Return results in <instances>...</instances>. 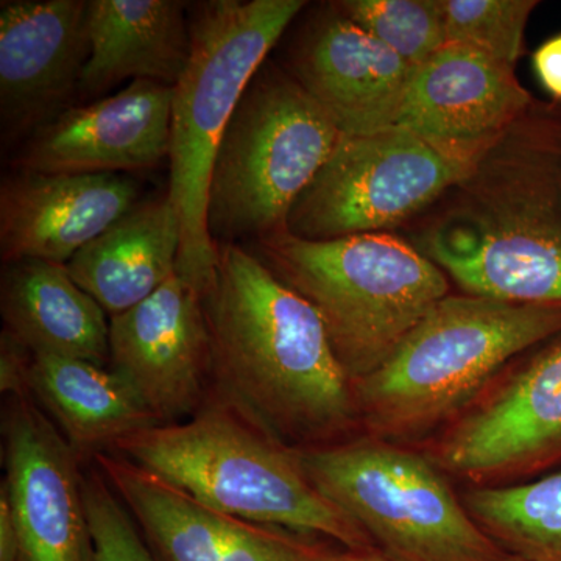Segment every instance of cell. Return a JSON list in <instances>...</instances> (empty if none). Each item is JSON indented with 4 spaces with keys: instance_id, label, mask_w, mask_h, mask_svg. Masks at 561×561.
<instances>
[{
    "instance_id": "3957f363",
    "label": "cell",
    "mask_w": 561,
    "mask_h": 561,
    "mask_svg": "<svg viewBox=\"0 0 561 561\" xmlns=\"http://www.w3.org/2000/svg\"><path fill=\"white\" fill-rule=\"evenodd\" d=\"M111 453L228 515L306 537L320 535L345 549L376 548L313 485L298 449L216 398L191 419L122 438Z\"/></svg>"
},
{
    "instance_id": "30bf717a",
    "label": "cell",
    "mask_w": 561,
    "mask_h": 561,
    "mask_svg": "<svg viewBox=\"0 0 561 561\" xmlns=\"http://www.w3.org/2000/svg\"><path fill=\"white\" fill-rule=\"evenodd\" d=\"M2 490L27 561H94L79 454L32 397H9L2 416Z\"/></svg>"
},
{
    "instance_id": "6da1fadb",
    "label": "cell",
    "mask_w": 561,
    "mask_h": 561,
    "mask_svg": "<svg viewBox=\"0 0 561 561\" xmlns=\"http://www.w3.org/2000/svg\"><path fill=\"white\" fill-rule=\"evenodd\" d=\"M216 247V273L203 295L209 397L291 448L342 442L359 411L319 313L253 251Z\"/></svg>"
},
{
    "instance_id": "f1b7e54d",
    "label": "cell",
    "mask_w": 561,
    "mask_h": 561,
    "mask_svg": "<svg viewBox=\"0 0 561 561\" xmlns=\"http://www.w3.org/2000/svg\"><path fill=\"white\" fill-rule=\"evenodd\" d=\"M21 557L20 530L11 512L9 497L0 489V561H20Z\"/></svg>"
},
{
    "instance_id": "4fadbf2b",
    "label": "cell",
    "mask_w": 561,
    "mask_h": 561,
    "mask_svg": "<svg viewBox=\"0 0 561 561\" xmlns=\"http://www.w3.org/2000/svg\"><path fill=\"white\" fill-rule=\"evenodd\" d=\"M92 460L157 561H317L323 552L306 535L216 511L119 454Z\"/></svg>"
},
{
    "instance_id": "9c48e42d",
    "label": "cell",
    "mask_w": 561,
    "mask_h": 561,
    "mask_svg": "<svg viewBox=\"0 0 561 561\" xmlns=\"http://www.w3.org/2000/svg\"><path fill=\"white\" fill-rule=\"evenodd\" d=\"M470 164L401 127L343 135L291 206L286 231L305 241L389 232L437 205Z\"/></svg>"
},
{
    "instance_id": "e0dca14e",
    "label": "cell",
    "mask_w": 561,
    "mask_h": 561,
    "mask_svg": "<svg viewBox=\"0 0 561 561\" xmlns=\"http://www.w3.org/2000/svg\"><path fill=\"white\" fill-rule=\"evenodd\" d=\"M534 101L515 66L471 47L446 44L413 68L397 127L472 161Z\"/></svg>"
},
{
    "instance_id": "9a60e30c",
    "label": "cell",
    "mask_w": 561,
    "mask_h": 561,
    "mask_svg": "<svg viewBox=\"0 0 561 561\" xmlns=\"http://www.w3.org/2000/svg\"><path fill=\"white\" fill-rule=\"evenodd\" d=\"M173 87L136 80L113 95L70 106L25 140L16 171L102 175L146 171L171 153Z\"/></svg>"
},
{
    "instance_id": "cb8c5ba5",
    "label": "cell",
    "mask_w": 561,
    "mask_h": 561,
    "mask_svg": "<svg viewBox=\"0 0 561 561\" xmlns=\"http://www.w3.org/2000/svg\"><path fill=\"white\" fill-rule=\"evenodd\" d=\"M334 7L412 68L446 46L440 0H341Z\"/></svg>"
},
{
    "instance_id": "5bb4252c",
    "label": "cell",
    "mask_w": 561,
    "mask_h": 561,
    "mask_svg": "<svg viewBox=\"0 0 561 561\" xmlns=\"http://www.w3.org/2000/svg\"><path fill=\"white\" fill-rule=\"evenodd\" d=\"M84 0L0 3V131L31 138L69 110L90 55Z\"/></svg>"
},
{
    "instance_id": "5b68a950",
    "label": "cell",
    "mask_w": 561,
    "mask_h": 561,
    "mask_svg": "<svg viewBox=\"0 0 561 561\" xmlns=\"http://www.w3.org/2000/svg\"><path fill=\"white\" fill-rule=\"evenodd\" d=\"M305 7V0L191 3L190 61L173 87L168 197L181 227L176 273L202 295L216 273L206 203L217 147L251 77Z\"/></svg>"
},
{
    "instance_id": "8fae6325",
    "label": "cell",
    "mask_w": 561,
    "mask_h": 561,
    "mask_svg": "<svg viewBox=\"0 0 561 561\" xmlns=\"http://www.w3.org/2000/svg\"><path fill=\"white\" fill-rule=\"evenodd\" d=\"M561 460V337L457 421L435 453L442 470L481 485Z\"/></svg>"
},
{
    "instance_id": "44dd1931",
    "label": "cell",
    "mask_w": 561,
    "mask_h": 561,
    "mask_svg": "<svg viewBox=\"0 0 561 561\" xmlns=\"http://www.w3.org/2000/svg\"><path fill=\"white\" fill-rule=\"evenodd\" d=\"M180 245L179 214L165 195L138 203L66 268L111 319L130 311L175 275Z\"/></svg>"
},
{
    "instance_id": "2e32d148",
    "label": "cell",
    "mask_w": 561,
    "mask_h": 561,
    "mask_svg": "<svg viewBox=\"0 0 561 561\" xmlns=\"http://www.w3.org/2000/svg\"><path fill=\"white\" fill-rule=\"evenodd\" d=\"M345 136L397 127L413 68L334 3L302 25L283 66Z\"/></svg>"
},
{
    "instance_id": "7402d4cb",
    "label": "cell",
    "mask_w": 561,
    "mask_h": 561,
    "mask_svg": "<svg viewBox=\"0 0 561 561\" xmlns=\"http://www.w3.org/2000/svg\"><path fill=\"white\" fill-rule=\"evenodd\" d=\"M27 389L81 460L161 424L116 371L91 362L31 353Z\"/></svg>"
},
{
    "instance_id": "ffe728a7",
    "label": "cell",
    "mask_w": 561,
    "mask_h": 561,
    "mask_svg": "<svg viewBox=\"0 0 561 561\" xmlns=\"http://www.w3.org/2000/svg\"><path fill=\"white\" fill-rule=\"evenodd\" d=\"M0 311L3 332L32 354L101 367L110 360L108 313L70 278L66 265L39 260L5 264Z\"/></svg>"
},
{
    "instance_id": "52a82bcc",
    "label": "cell",
    "mask_w": 561,
    "mask_h": 561,
    "mask_svg": "<svg viewBox=\"0 0 561 561\" xmlns=\"http://www.w3.org/2000/svg\"><path fill=\"white\" fill-rule=\"evenodd\" d=\"M316 99L275 61L251 77L217 147L206 227L216 243H256L287 217L342 138Z\"/></svg>"
},
{
    "instance_id": "1f68e13d",
    "label": "cell",
    "mask_w": 561,
    "mask_h": 561,
    "mask_svg": "<svg viewBox=\"0 0 561 561\" xmlns=\"http://www.w3.org/2000/svg\"><path fill=\"white\" fill-rule=\"evenodd\" d=\"M20 561H27V560H25L24 557H21Z\"/></svg>"
},
{
    "instance_id": "484cf974",
    "label": "cell",
    "mask_w": 561,
    "mask_h": 561,
    "mask_svg": "<svg viewBox=\"0 0 561 561\" xmlns=\"http://www.w3.org/2000/svg\"><path fill=\"white\" fill-rule=\"evenodd\" d=\"M94 561H157L130 512L98 467L83 479Z\"/></svg>"
},
{
    "instance_id": "7c38bea8",
    "label": "cell",
    "mask_w": 561,
    "mask_h": 561,
    "mask_svg": "<svg viewBox=\"0 0 561 561\" xmlns=\"http://www.w3.org/2000/svg\"><path fill=\"white\" fill-rule=\"evenodd\" d=\"M110 362L161 424L195 415L210 393L201 291L175 273L130 311L111 317Z\"/></svg>"
},
{
    "instance_id": "4316f807",
    "label": "cell",
    "mask_w": 561,
    "mask_h": 561,
    "mask_svg": "<svg viewBox=\"0 0 561 561\" xmlns=\"http://www.w3.org/2000/svg\"><path fill=\"white\" fill-rule=\"evenodd\" d=\"M28 362L31 351L2 332L0 345V389L9 397H31L27 389Z\"/></svg>"
},
{
    "instance_id": "4dcf8cb0",
    "label": "cell",
    "mask_w": 561,
    "mask_h": 561,
    "mask_svg": "<svg viewBox=\"0 0 561 561\" xmlns=\"http://www.w3.org/2000/svg\"><path fill=\"white\" fill-rule=\"evenodd\" d=\"M501 561H527V560L522 559V557L511 556V553H507V556H505V559L501 560Z\"/></svg>"
},
{
    "instance_id": "83f0119b",
    "label": "cell",
    "mask_w": 561,
    "mask_h": 561,
    "mask_svg": "<svg viewBox=\"0 0 561 561\" xmlns=\"http://www.w3.org/2000/svg\"><path fill=\"white\" fill-rule=\"evenodd\" d=\"M535 76L552 102L561 103V33L535 50L531 57Z\"/></svg>"
},
{
    "instance_id": "ac0fdd59",
    "label": "cell",
    "mask_w": 561,
    "mask_h": 561,
    "mask_svg": "<svg viewBox=\"0 0 561 561\" xmlns=\"http://www.w3.org/2000/svg\"><path fill=\"white\" fill-rule=\"evenodd\" d=\"M136 205L138 184L127 175L18 171L0 187L2 260L66 265Z\"/></svg>"
},
{
    "instance_id": "f546056e",
    "label": "cell",
    "mask_w": 561,
    "mask_h": 561,
    "mask_svg": "<svg viewBox=\"0 0 561 561\" xmlns=\"http://www.w3.org/2000/svg\"><path fill=\"white\" fill-rule=\"evenodd\" d=\"M317 561H394L389 556L379 551L378 548L371 549H334L324 548Z\"/></svg>"
},
{
    "instance_id": "603a6c76",
    "label": "cell",
    "mask_w": 561,
    "mask_h": 561,
    "mask_svg": "<svg viewBox=\"0 0 561 561\" xmlns=\"http://www.w3.org/2000/svg\"><path fill=\"white\" fill-rule=\"evenodd\" d=\"M461 501L502 551L561 561V471L518 485L476 486Z\"/></svg>"
},
{
    "instance_id": "7a4b0ae2",
    "label": "cell",
    "mask_w": 561,
    "mask_h": 561,
    "mask_svg": "<svg viewBox=\"0 0 561 561\" xmlns=\"http://www.w3.org/2000/svg\"><path fill=\"white\" fill-rule=\"evenodd\" d=\"M416 249L463 294L561 305V103H534L472 158Z\"/></svg>"
},
{
    "instance_id": "d4e9b609",
    "label": "cell",
    "mask_w": 561,
    "mask_h": 561,
    "mask_svg": "<svg viewBox=\"0 0 561 561\" xmlns=\"http://www.w3.org/2000/svg\"><path fill=\"white\" fill-rule=\"evenodd\" d=\"M537 0H440L446 44L471 47L516 66Z\"/></svg>"
},
{
    "instance_id": "ba28073f",
    "label": "cell",
    "mask_w": 561,
    "mask_h": 561,
    "mask_svg": "<svg viewBox=\"0 0 561 561\" xmlns=\"http://www.w3.org/2000/svg\"><path fill=\"white\" fill-rule=\"evenodd\" d=\"M327 500L394 561H501L435 461L378 437L298 449Z\"/></svg>"
},
{
    "instance_id": "d6986e66",
    "label": "cell",
    "mask_w": 561,
    "mask_h": 561,
    "mask_svg": "<svg viewBox=\"0 0 561 561\" xmlns=\"http://www.w3.org/2000/svg\"><path fill=\"white\" fill-rule=\"evenodd\" d=\"M186 5L180 0H91L81 101L105 98L125 80L175 87L191 55Z\"/></svg>"
},
{
    "instance_id": "8992f818",
    "label": "cell",
    "mask_w": 561,
    "mask_h": 561,
    "mask_svg": "<svg viewBox=\"0 0 561 561\" xmlns=\"http://www.w3.org/2000/svg\"><path fill=\"white\" fill-rule=\"evenodd\" d=\"M257 257L311 302L351 382L381 368L449 295L446 273L393 232L305 241L287 231L256 242Z\"/></svg>"
},
{
    "instance_id": "277c9868",
    "label": "cell",
    "mask_w": 561,
    "mask_h": 561,
    "mask_svg": "<svg viewBox=\"0 0 561 561\" xmlns=\"http://www.w3.org/2000/svg\"><path fill=\"white\" fill-rule=\"evenodd\" d=\"M561 334V305L451 295L438 301L390 359L354 382L373 437L408 440L451 419L504 365Z\"/></svg>"
}]
</instances>
